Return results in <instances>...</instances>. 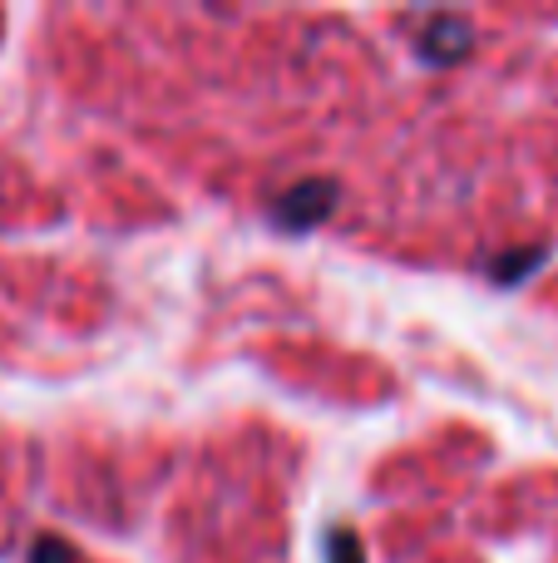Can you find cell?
I'll return each instance as SVG.
<instances>
[{"label": "cell", "mask_w": 558, "mask_h": 563, "mask_svg": "<svg viewBox=\"0 0 558 563\" xmlns=\"http://www.w3.org/2000/svg\"><path fill=\"white\" fill-rule=\"evenodd\" d=\"M35 563H75V559H69V549H65V544H55V539H45V544L35 549Z\"/></svg>", "instance_id": "cell-1"}]
</instances>
